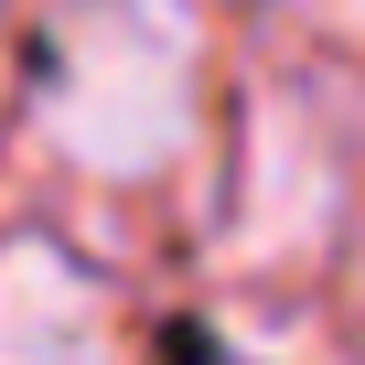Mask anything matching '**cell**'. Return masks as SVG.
Here are the masks:
<instances>
[{"label": "cell", "instance_id": "277c9868", "mask_svg": "<svg viewBox=\"0 0 365 365\" xmlns=\"http://www.w3.org/2000/svg\"><path fill=\"white\" fill-rule=\"evenodd\" d=\"M322 22H333V33H354V43H365V0H322Z\"/></svg>", "mask_w": 365, "mask_h": 365}, {"label": "cell", "instance_id": "7a4b0ae2", "mask_svg": "<svg viewBox=\"0 0 365 365\" xmlns=\"http://www.w3.org/2000/svg\"><path fill=\"white\" fill-rule=\"evenodd\" d=\"M247 182L258 194L237 205V258H301L312 237H333V140L301 108H258Z\"/></svg>", "mask_w": 365, "mask_h": 365}, {"label": "cell", "instance_id": "6da1fadb", "mask_svg": "<svg viewBox=\"0 0 365 365\" xmlns=\"http://www.w3.org/2000/svg\"><path fill=\"white\" fill-rule=\"evenodd\" d=\"M194 22L172 0H76L54 22V150L97 182H140L194 140Z\"/></svg>", "mask_w": 365, "mask_h": 365}, {"label": "cell", "instance_id": "3957f363", "mask_svg": "<svg viewBox=\"0 0 365 365\" xmlns=\"http://www.w3.org/2000/svg\"><path fill=\"white\" fill-rule=\"evenodd\" d=\"M0 365H108V290L65 247H0Z\"/></svg>", "mask_w": 365, "mask_h": 365}]
</instances>
